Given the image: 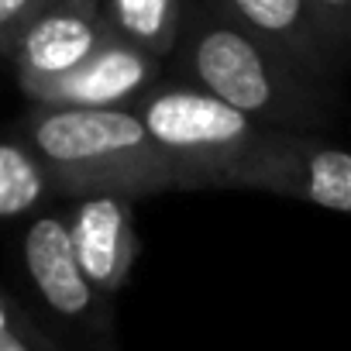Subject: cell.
<instances>
[{
	"label": "cell",
	"mask_w": 351,
	"mask_h": 351,
	"mask_svg": "<svg viewBox=\"0 0 351 351\" xmlns=\"http://www.w3.org/2000/svg\"><path fill=\"white\" fill-rule=\"evenodd\" d=\"M107 35L110 25L104 18L100 0H49L8 49L18 66V86L45 83L69 73Z\"/></svg>",
	"instance_id": "obj_6"
},
{
	"label": "cell",
	"mask_w": 351,
	"mask_h": 351,
	"mask_svg": "<svg viewBox=\"0 0 351 351\" xmlns=\"http://www.w3.org/2000/svg\"><path fill=\"white\" fill-rule=\"evenodd\" d=\"M76 262L97 296H114L141 252L134 231V197L124 193H83L66 217Z\"/></svg>",
	"instance_id": "obj_7"
},
{
	"label": "cell",
	"mask_w": 351,
	"mask_h": 351,
	"mask_svg": "<svg viewBox=\"0 0 351 351\" xmlns=\"http://www.w3.org/2000/svg\"><path fill=\"white\" fill-rule=\"evenodd\" d=\"M313 25L320 32V38L327 42V49L334 56H341V49L348 45V18H351V0H306Z\"/></svg>",
	"instance_id": "obj_12"
},
{
	"label": "cell",
	"mask_w": 351,
	"mask_h": 351,
	"mask_svg": "<svg viewBox=\"0 0 351 351\" xmlns=\"http://www.w3.org/2000/svg\"><path fill=\"white\" fill-rule=\"evenodd\" d=\"M28 145L45 162L56 193L148 197L176 190V176L131 107H38Z\"/></svg>",
	"instance_id": "obj_1"
},
{
	"label": "cell",
	"mask_w": 351,
	"mask_h": 351,
	"mask_svg": "<svg viewBox=\"0 0 351 351\" xmlns=\"http://www.w3.org/2000/svg\"><path fill=\"white\" fill-rule=\"evenodd\" d=\"M217 14L265 42L306 76H324L330 49L320 38L306 0H217Z\"/></svg>",
	"instance_id": "obj_9"
},
{
	"label": "cell",
	"mask_w": 351,
	"mask_h": 351,
	"mask_svg": "<svg viewBox=\"0 0 351 351\" xmlns=\"http://www.w3.org/2000/svg\"><path fill=\"white\" fill-rule=\"evenodd\" d=\"M49 193H56V183L28 138L0 141V221L32 214Z\"/></svg>",
	"instance_id": "obj_11"
},
{
	"label": "cell",
	"mask_w": 351,
	"mask_h": 351,
	"mask_svg": "<svg viewBox=\"0 0 351 351\" xmlns=\"http://www.w3.org/2000/svg\"><path fill=\"white\" fill-rule=\"evenodd\" d=\"M0 351H35L32 341L18 330H0Z\"/></svg>",
	"instance_id": "obj_14"
},
{
	"label": "cell",
	"mask_w": 351,
	"mask_h": 351,
	"mask_svg": "<svg viewBox=\"0 0 351 351\" xmlns=\"http://www.w3.org/2000/svg\"><path fill=\"white\" fill-rule=\"evenodd\" d=\"M114 35L148 56H165L183 35L186 0H100Z\"/></svg>",
	"instance_id": "obj_10"
},
{
	"label": "cell",
	"mask_w": 351,
	"mask_h": 351,
	"mask_svg": "<svg viewBox=\"0 0 351 351\" xmlns=\"http://www.w3.org/2000/svg\"><path fill=\"white\" fill-rule=\"evenodd\" d=\"M228 190H262L272 197L303 200L334 214L351 210V155L313 134L262 124L238 165Z\"/></svg>",
	"instance_id": "obj_4"
},
{
	"label": "cell",
	"mask_w": 351,
	"mask_h": 351,
	"mask_svg": "<svg viewBox=\"0 0 351 351\" xmlns=\"http://www.w3.org/2000/svg\"><path fill=\"white\" fill-rule=\"evenodd\" d=\"M183 25H190L186 56L200 90L269 128L310 124L320 114L310 90L313 76L296 69L224 14L197 11L190 21L183 18Z\"/></svg>",
	"instance_id": "obj_2"
},
{
	"label": "cell",
	"mask_w": 351,
	"mask_h": 351,
	"mask_svg": "<svg viewBox=\"0 0 351 351\" xmlns=\"http://www.w3.org/2000/svg\"><path fill=\"white\" fill-rule=\"evenodd\" d=\"M131 110L172 165L176 190H228L231 169L262 128L200 86L141 93Z\"/></svg>",
	"instance_id": "obj_3"
},
{
	"label": "cell",
	"mask_w": 351,
	"mask_h": 351,
	"mask_svg": "<svg viewBox=\"0 0 351 351\" xmlns=\"http://www.w3.org/2000/svg\"><path fill=\"white\" fill-rule=\"evenodd\" d=\"M25 269L28 279L35 282L42 303L49 310H56L66 320H83L93 303L97 293L86 282L73 241H69V224L62 214H42L38 221H32L28 234H25Z\"/></svg>",
	"instance_id": "obj_8"
},
{
	"label": "cell",
	"mask_w": 351,
	"mask_h": 351,
	"mask_svg": "<svg viewBox=\"0 0 351 351\" xmlns=\"http://www.w3.org/2000/svg\"><path fill=\"white\" fill-rule=\"evenodd\" d=\"M49 4V0H0V52H8L18 32Z\"/></svg>",
	"instance_id": "obj_13"
},
{
	"label": "cell",
	"mask_w": 351,
	"mask_h": 351,
	"mask_svg": "<svg viewBox=\"0 0 351 351\" xmlns=\"http://www.w3.org/2000/svg\"><path fill=\"white\" fill-rule=\"evenodd\" d=\"M155 66V56L110 32L80 66L56 80L21 86V93L35 107H134L152 86Z\"/></svg>",
	"instance_id": "obj_5"
}]
</instances>
